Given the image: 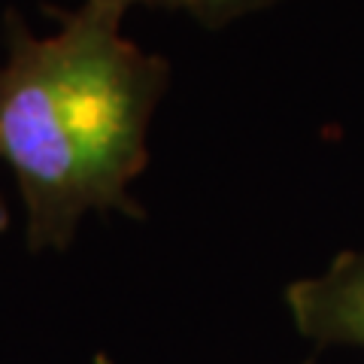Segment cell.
<instances>
[{
	"instance_id": "6da1fadb",
	"label": "cell",
	"mask_w": 364,
	"mask_h": 364,
	"mask_svg": "<svg viewBox=\"0 0 364 364\" xmlns=\"http://www.w3.org/2000/svg\"><path fill=\"white\" fill-rule=\"evenodd\" d=\"M124 13L95 0L37 37L6 13L0 158L25 200L28 246L67 249L88 213L140 215L134 179L149 164V124L170 64L122 33Z\"/></svg>"
},
{
	"instance_id": "7a4b0ae2",
	"label": "cell",
	"mask_w": 364,
	"mask_h": 364,
	"mask_svg": "<svg viewBox=\"0 0 364 364\" xmlns=\"http://www.w3.org/2000/svg\"><path fill=\"white\" fill-rule=\"evenodd\" d=\"M286 304L304 337L364 346V252H340L318 277L291 282Z\"/></svg>"
},
{
	"instance_id": "3957f363",
	"label": "cell",
	"mask_w": 364,
	"mask_h": 364,
	"mask_svg": "<svg viewBox=\"0 0 364 364\" xmlns=\"http://www.w3.org/2000/svg\"><path fill=\"white\" fill-rule=\"evenodd\" d=\"M95 4L112 6L119 13H128L131 6H158V9H176L191 18H198L207 28H225L228 21L243 18L249 13H261V9L277 6L279 0H95Z\"/></svg>"
},
{
	"instance_id": "277c9868",
	"label": "cell",
	"mask_w": 364,
	"mask_h": 364,
	"mask_svg": "<svg viewBox=\"0 0 364 364\" xmlns=\"http://www.w3.org/2000/svg\"><path fill=\"white\" fill-rule=\"evenodd\" d=\"M9 228V210H6V200H4V195H0V234H4Z\"/></svg>"
},
{
	"instance_id": "5b68a950",
	"label": "cell",
	"mask_w": 364,
	"mask_h": 364,
	"mask_svg": "<svg viewBox=\"0 0 364 364\" xmlns=\"http://www.w3.org/2000/svg\"><path fill=\"white\" fill-rule=\"evenodd\" d=\"M304 364H313V361H304Z\"/></svg>"
}]
</instances>
